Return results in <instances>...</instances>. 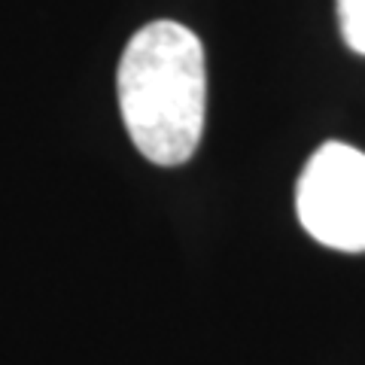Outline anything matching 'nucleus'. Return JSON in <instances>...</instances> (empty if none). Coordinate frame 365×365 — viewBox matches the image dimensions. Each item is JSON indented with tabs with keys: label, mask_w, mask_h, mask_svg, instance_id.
Returning <instances> with one entry per match:
<instances>
[{
	"label": "nucleus",
	"mask_w": 365,
	"mask_h": 365,
	"mask_svg": "<svg viewBox=\"0 0 365 365\" xmlns=\"http://www.w3.org/2000/svg\"><path fill=\"white\" fill-rule=\"evenodd\" d=\"M119 110L143 158L177 168L195 155L207 107L204 46L180 21H150L128 40L116 71Z\"/></svg>",
	"instance_id": "1"
},
{
	"label": "nucleus",
	"mask_w": 365,
	"mask_h": 365,
	"mask_svg": "<svg viewBox=\"0 0 365 365\" xmlns=\"http://www.w3.org/2000/svg\"><path fill=\"white\" fill-rule=\"evenodd\" d=\"M304 232L341 253H365V153L329 140L307 158L295 186Z\"/></svg>",
	"instance_id": "2"
},
{
	"label": "nucleus",
	"mask_w": 365,
	"mask_h": 365,
	"mask_svg": "<svg viewBox=\"0 0 365 365\" xmlns=\"http://www.w3.org/2000/svg\"><path fill=\"white\" fill-rule=\"evenodd\" d=\"M338 25L350 49L365 55V0H338Z\"/></svg>",
	"instance_id": "3"
}]
</instances>
